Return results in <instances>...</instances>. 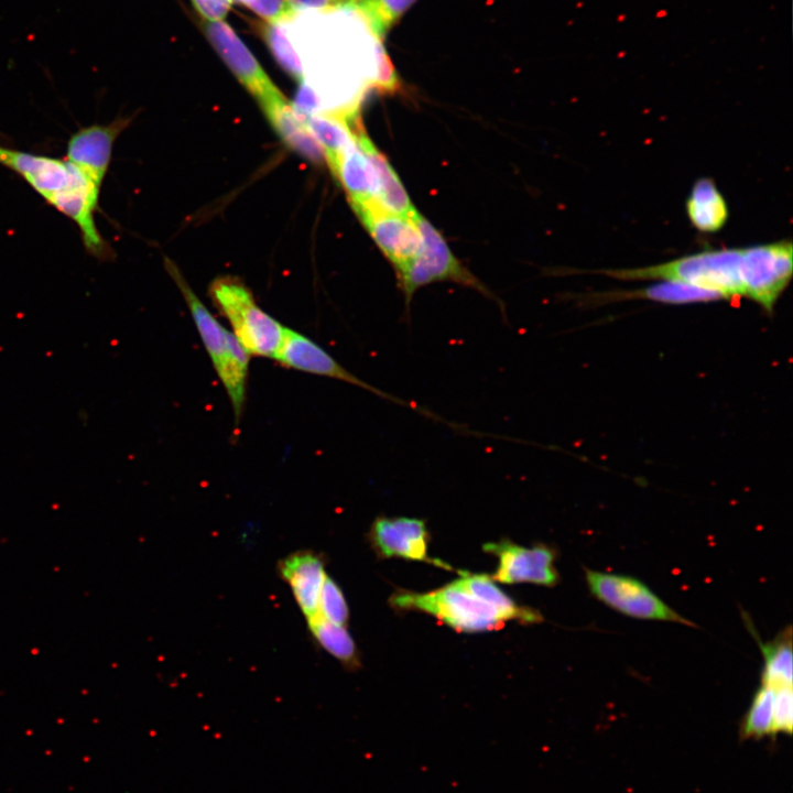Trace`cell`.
<instances>
[{"label": "cell", "instance_id": "obj_1", "mask_svg": "<svg viewBox=\"0 0 793 793\" xmlns=\"http://www.w3.org/2000/svg\"><path fill=\"white\" fill-rule=\"evenodd\" d=\"M0 164L19 174L48 204L79 228L86 250L100 260L111 249L95 224L99 189L69 161L25 153L0 145Z\"/></svg>", "mask_w": 793, "mask_h": 793}, {"label": "cell", "instance_id": "obj_2", "mask_svg": "<svg viewBox=\"0 0 793 793\" xmlns=\"http://www.w3.org/2000/svg\"><path fill=\"white\" fill-rule=\"evenodd\" d=\"M628 281L673 280L718 293L724 300L745 296V249L704 250L653 265L600 270Z\"/></svg>", "mask_w": 793, "mask_h": 793}, {"label": "cell", "instance_id": "obj_3", "mask_svg": "<svg viewBox=\"0 0 793 793\" xmlns=\"http://www.w3.org/2000/svg\"><path fill=\"white\" fill-rule=\"evenodd\" d=\"M209 295L250 356L275 358L285 327L257 304L243 282L232 276H219L211 282Z\"/></svg>", "mask_w": 793, "mask_h": 793}, {"label": "cell", "instance_id": "obj_4", "mask_svg": "<svg viewBox=\"0 0 793 793\" xmlns=\"http://www.w3.org/2000/svg\"><path fill=\"white\" fill-rule=\"evenodd\" d=\"M422 238L421 249L411 263L398 274L408 313L414 293L433 282L453 281L475 289L493 298L504 313L501 302L476 276L465 269L452 253L445 239L420 213L413 217Z\"/></svg>", "mask_w": 793, "mask_h": 793}, {"label": "cell", "instance_id": "obj_5", "mask_svg": "<svg viewBox=\"0 0 793 793\" xmlns=\"http://www.w3.org/2000/svg\"><path fill=\"white\" fill-rule=\"evenodd\" d=\"M390 604L403 610H419L441 619L458 631L481 632L502 627L504 619L457 580L430 593L395 591Z\"/></svg>", "mask_w": 793, "mask_h": 793}, {"label": "cell", "instance_id": "obj_6", "mask_svg": "<svg viewBox=\"0 0 793 793\" xmlns=\"http://www.w3.org/2000/svg\"><path fill=\"white\" fill-rule=\"evenodd\" d=\"M585 579L596 599L622 615L696 627L634 577L585 568Z\"/></svg>", "mask_w": 793, "mask_h": 793}, {"label": "cell", "instance_id": "obj_7", "mask_svg": "<svg viewBox=\"0 0 793 793\" xmlns=\"http://www.w3.org/2000/svg\"><path fill=\"white\" fill-rule=\"evenodd\" d=\"M274 360L289 369L327 377L356 385L362 390L373 393L382 400L391 401L398 405L414 410L425 417L445 423L452 428L455 426V424L448 423L433 412L412 401L402 400L401 398L390 394L389 392L366 382L341 366L317 343L294 329L285 327L283 340Z\"/></svg>", "mask_w": 793, "mask_h": 793}, {"label": "cell", "instance_id": "obj_8", "mask_svg": "<svg viewBox=\"0 0 793 793\" xmlns=\"http://www.w3.org/2000/svg\"><path fill=\"white\" fill-rule=\"evenodd\" d=\"M745 249V297L765 312L774 306L787 287L793 274V247L780 240Z\"/></svg>", "mask_w": 793, "mask_h": 793}, {"label": "cell", "instance_id": "obj_9", "mask_svg": "<svg viewBox=\"0 0 793 793\" xmlns=\"http://www.w3.org/2000/svg\"><path fill=\"white\" fill-rule=\"evenodd\" d=\"M373 240L393 264L395 272L405 269L417 256L422 238L413 218L385 209L379 200L351 205Z\"/></svg>", "mask_w": 793, "mask_h": 793}, {"label": "cell", "instance_id": "obj_10", "mask_svg": "<svg viewBox=\"0 0 793 793\" xmlns=\"http://www.w3.org/2000/svg\"><path fill=\"white\" fill-rule=\"evenodd\" d=\"M206 36L238 80L258 100L260 107L284 95L272 83L249 48L224 21L206 22Z\"/></svg>", "mask_w": 793, "mask_h": 793}, {"label": "cell", "instance_id": "obj_11", "mask_svg": "<svg viewBox=\"0 0 793 793\" xmlns=\"http://www.w3.org/2000/svg\"><path fill=\"white\" fill-rule=\"evenodd\" d=\"M484 551L498 557V567L491 577L493 580L542 586H554L558 580L555 553L546 545L524 547L503 540L485 544Z\"/></svg>", "mask_w": 793, "mask_h": 793}, {"label": "cell", "instance_id": "obj_12", "mask_svg": "<svg viewBox=\"0 0 793 793\" xmlns=\"http://www.w3.org/2000/svg\"><path fill=\"white\" fill-rule=\"evenodd\" d=\"M371 545L381 557H401L427 562L438 567L450 566L428 556V531L425 521L408 517H379L371 524Z\"/></svg>", "mask_w": 793, "mask_h": 793}, {"label": "cell", "instance_id": "obj_13", "mask_svg": "<svg viewBox=\"0 0 793 793\" xmlns=\"http://www.w3.org/2000/svg\"><path fill=\"white\" fill-rule=\"evenodd\" d=\"M129 122L130 118H119L109 124H93L78 130L67 143L66 160L100 187L111 161L113 143Z\"/></svg>", "mask_w": 793, "mask_h": 793}, {"label": "cell", "instance_id": "obj_14", "mask_svg": "<svg viewBox=\"0 0 793 793\" xmlns=\"http://www.w3.org/2000/svg\"><path fill=\"white\" fill-rule=\"evenodd\" d=\"M276 572L291 588L305 619L318 613L321 588L326 577L323 555L306 548L295 551L278 562Z\"/></svg>", "mask_w": 793, "mask_h": 793}, {"label": "cell", "instance_id": "obj_15", "mask_svg": "<svg viewBox=\"0 0 793 793\" xmlns=\"http://www.w3.org/2000/svg\"><path fill=\"white\" fill-rule=\"evenodd\" d=\"M349 126L358 146L366 154L376 172L380 204L392 213L413 218L417 214L416 209L389 161L366 133L360 115L351 119Z\"/></svg>", "mask_w": 793, "mask_h": 793}, {"label": "cell", "instance_id": "obj_16", "mask_svg": "<svg viewBox=\"0 0 793 793\" xmlns=\"http://www.w3.org/2000/svg\"><path fill=\"white\" fill-rule=\"evenodd\" d=\"M165 267L188 306L203 345L217 371L228 354L232 333L228 332L202 303L173 261L165 258Z\"/></svg>", "mask_w": 793, "mask_h": 793}, {"label": "cell", "instance_id": "obj_17", "mask_svg": "<svg viewBox=\"0 0 793 793\" xmlns=\"http://www.w3.org/2000/svg\"><path fill=\"white\" fill-rule=\"evenodd\" d=\"M275 132L292 150L307 160L321 164L325 154L291 101L282 97L262 107Z\"/></svg>", "mask_w": 793, "mask_h": 793}, {"label": "cell", "instance_id": "obj_18", "mask_svg": "<svg viewBox=\"0 0 793 793\" xmlns=\"http://www.w3.org/2000/svg\"><path fill=\"white\" fill-rule=\"evenodd\" d=\"M329 169L343 185L351 205L379 200L376 172L356 140Z\"/></svg>", "mask_w": 793, "mask_h": 793}, {"label": "cell", "instance_id": "obj_19", "mask_svg": "<svg viewBox=\"0 0 793 793\" xmlns=\"http://www.w3.org/2000/svg\"><path fill=\"white\" fill-rule=\"evenodd\" d=\"M686 214L694 228L702 232H717L726 225L728 205L711 178L695 182L686 199Z\"/></svg>", "mask_w": 793, "mask_h": 793}, {"label": "cell", "instance_id": "obj_20", "mask_svg": "<svg viewBox=\"0 0 793 793\" xmlns=\"http://www.w3.org/2000/svg\"><path fill=\"white\" fill-rule=\"evenodd\" d=\"M601 300H649L664 304L708 303L724 300L718 293L673 280H658L644 287L611 292L602 295Z\"/></svg>", "mask_w": 793, "mask_h": 793}, {"label": "cell", "instance_id": "obj_21", "mask_svg": "<svg viewBox=\"0 0 793 793\" xmlns=\"http://www.w3.org/2000/svg\"><path fill=\"white\" fill-rule=\"evenodd\" d=\"M456 580L475 597L492 606L504 620L514 619L521 623H535L543 620L537 610L517 605L486 574L460 572V578Z\"/></svg>", "mask_w": 793, "mask_h": 793}, {"label": "cell", "instance_id": "obj_22", "mask_svg": "<svg viewBox=\"0 0 793 793\" xmlns=\"http://www.w3.org/2000/svg\"><path fill=\"white\" fill-rule=\"evenodd\" d=\"M249 359L250 355L232 334L227 357L216 371L230 400L237 424L242 416L246 403Z\"/></svg>", "mask_w": 793, "mask_h": 793}, {"label": "cell", "instance_id": "obj_23", "mask_svg": "<svg viewBox=\"0 0 793 793\" xmlns=\"http://www.w3.org/2000/svg\"><path fill=\"white\" fill-rule=\"evenodd\" d=\"M307 628L314 641L346 669L360 667L359 652L346 627L335 624L319 613L306 619Z\"/></svg>", "mask_w": 793, "mask_h": 793}, {"label": "cell", "instance_id": "obj_24", "mask_svg": "<svg viewBox=\"0 0 793 793\" xmlns=\"http://www.w3.org/2000/svg\"><path fill=\"white\" fill-rule=\"evenodd\" d=\"M763 654V671L761 684L773 688L792 686V630L784 629L772 641L761 645Z\"/></svg>", "mask_w": 793, "mask_h": 793}, {"label": "cell", "instance_id": "obj_25", "mask_svg": "<svg viewBox=\"0 0 793 793\" xmlns=\"http://www.w3.org/2000/svg\"><path fill=\"white\" fill-rule=\"evenodd\" d=\"M417 0H350L345 7L357 11L374 37L383 41L391 29Z\"/></svg>", "mask_w": 793, "mask_h": 793}, {"label": "cell", "instance_id": "obj_26", "mask_svg": "<svg viewBox=\"0 0 793 793\" xmlns=\"http://www.w3.org/2000/svg\"><path fill=\"white\" fill-rule=\"evenodd\" d=\"M775 688L761 684L743 717L740 735L742 738H761L771 734Z\"/></svg>", "mask_w": 793, "mask_h": 793}, {"label": "cell", "instance_id": "obj_27", "mask_svg": "<svg viewBox=\"0 0 793 793\" xmlns=\"http://www.w3.org/2000/svg\"><path fill=\"white\" fill-rule=\"evenodd\" d=\"M318 613L326 620L346 627L349 609L338 584L326 575L319 594Z\"/></svg>", "mask_w": 793, "mask_h": 793}, {"label": "cell", "instance_id": "obj_28", "mask_svg": "<svg viewBox=\"0 0 793 793\" xmlns=\"http://www.w3.org/2000/svg\"><path fill=\"white\" fill-rule=\"evenodd\" d=\"M268 43L274 57L292 77L298 83L305 80L303 67L292 45L287 41L283 30L276 24L267 32Z\"/></svg>", "mask_w": 793, "mask_h": 793}, {"label": "cell", "instance_id": "obj_29", "mask_svg": "<svg viewBox=\"0 0 793 793\" xmlns=\"http://www.w3.org/2000/svg\"><path fill=\"white\" fill-rule=\"evenodd\" d=\"M793 725L792 686L775 688L771 734H791Z\"/></svg>", "mask_w": 793, "mask_h": 793}, {"label": "cell", "instance_id": "obj_30", "mask_svg": "<svg viewBox=\"0 0 793 793\" xmlns=\"http://www.w3.org/2000/svg\"><path fill=\"white\" fill-rule=\"evenodd\" d=\"M247 6L272 25L290 20L297 11L290 0H250Z\"/></svg>", "mask_w": 793, "mask_h": 793}, {"label": "cell", "instance_id": "obj_31", "mask_svg": "<svg viewBox=\"0 0 793 793\" xmlns=\"http://www.w3.org/2000/svg\"><path fill=\"white\" fill-rule=\"evenodd\" d=\"M196 10L208 22L222 21L230 10L231 0H192Z\"/></svg>", "mask_w": 793, "mask_h": 793}, {"label": "cell", "instance_id": "obj_32", "mask_svg": "<svg viewBox=\"0 0 793 793\" xmlns=\"http://www.w3.org/2000/svg\"><path fill=\"white\" fill-rule=\"evenodd\" d=\"M374 87L387 93L395 91L399 87L394 68L383 48L380 51L379 75Z\"/></svg>", "mask_w": 793, "mask_h": 793}, {"label": "cell", "instance_id": "obj_33", "mask_svg": "<svg viewBox=\"0 0 793 793\" xmlns=\"http://www.w3.org/2000/svg\"><path fill=\"white\" fill-rule=\"evenodd\" d=\"M295 9H335L345 7L349 0H290Z\"/></svg>", "mask_w": 793, "mask_h": 793}, {"label": "cell", "instance_id": "obj_34", "mask_svg": "<svg viewBox=\"0 0 793 793\" xmlns=\"http://www.w3.org/2000/svg\"><path fill=\"white\" fill-rule=\"evenodd\" d=\"M231 1L239 2V3L247 6L250 0H231Z\"/></svg>", "mask_w": 793, "mask_h": 793}, {"label": "cell", "instance_id": "obj_35", "mask_svg": "<svg viewBox=\"0 0 793 793\" xmlns=\"http://www.w3.org/2000/svg\"><path fill=\"white\" fill-rule=\"evenodd\" d=\"M349 1H350V0H349ZM349 1H348V2H349ZM348 2H347V3H348ZM347 3H346V4H347Z\"/></svg>", "mask_w": 793, "mask_h": 793}]
</instances>
